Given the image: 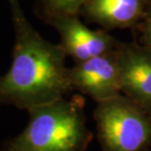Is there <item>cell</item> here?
Returning <instances> with one entry per match:
<instances>
[{
	"label": "cell",
	"mask_w": 151,
	"mask_h": 151,
	"mask_svg": "<svg viewBox=\"0 0 151 151\" xmlns=\"http://www.w3.org/2000/svg\"><path fill=\"white\" fill-rule=\"evenodd\" d=\"M87 0H43L46 18L54 16H77Z\"/></svg>",
	"instance_id": "obj_8"
},
{
	"label": "cell",
	"mask_w": 151,
	"mask_h": 151,
	"mask_svg": "<svg viewBox=\"0 0 151 151\" xmlns=\"http://www.w3.org/2000/svg\"><path fill=\"white\" fill-rule=\"evenodd\" d=\"M145 0H87L82 10L105 29L125 28L143 16Z\"/></svg>",
	"instance_id": "obj_7"
},
{
	"label": "cell",
	"mask_w": 151,
	"mask_h": 151,
	"mask_svg": "<svg viewBox=\"0 0 151 151\" xmlns=\"http://www.w3.org/2000/svg\"><path fill=\"white\" fill-rule=\"evenodd\" d=\"M60 36V46L66 56L76 63L114 52L118 43L104 30H92L77 16H54L48 18Z\"/></svg>",
	"instance_id": "obj_5"
},
{
	"label": "cell",
	"mask_w": 151,
	"mask_h": 151,
	"mask_svg": "<svg viewBox=\"0 0 151 151\" xmlns=\"http://www.w3.org/2000/svg\"><path fill=\"white\" fill-rule=\"evenodd\" d=\"M15 30L13 60L0 77V105L30 109L65 99L72 91L66 54L41 36L25 17L19 0H7Z\"/></svg>",
	"instance_id": "obj_1"
},
{
	"label": "cell",
	"mask_w": 151,
	"mask_h": 151,
	"mask_svg": "<svg viewBox=\"0 0 151 151\" xmlns=\"http://www.w3.org/2000/svg\"><path fill=\"white\" fill-rule=\"evenodd\" d=\"M142 38L144 45L151 49V8L146 13L142 25Z\"/></svg>",
	"instance_id": "obj_9"
},
{
	"label": "cell",
	"mask_w": 151,
	"mask_h": 151,
	"mask_svg": "<svg viewBox=\"0 0 151 151\" xmlns=\"http://www.w3.org/2000/svg\"><path fill=\"white\" fill-rule=\"evenodd\" d=\"M121 94L151 115V49L137 44L116 49Z\"/></svg>",
	"instance_id": "obj_6"
},
{
	"label": "cell",
	"mask_w": 151,
	"mask_h": 151,
	"mask_svg": "<svg viewBox=\"0 0 151 151\" xmlns=\"http://www.w3.org/2000/svg\"><path fill=\"white\" fill-rule=\"evenodd\" d=\"M94 119L104 151L151 149V115L126 96L97 104Z\"/></svg>",
	"instance_id": "obj_3"
},
{
	"label": "cell",
	"mask_w": 151,
	"mask_h": 151,
	"mask_svg": "<svg viewBox=\"0 0 151 151\" xmlns=\"http://www.w3.org/2000/svg\"><path fill=\"white\" fill-rule=\"evenodd\" d=\"M27 112V127L1 151H85L93 139L81 97L65 98Z\"/></svg>",
	"instance_id": "obj_2"
},
{
	"label": "cell",
	"mask_w": 151,
	"mask_h": 151,
	"mask_svg": "<svg viewBox=\"0 0 151 151\" xmlns=\"http://www.w3.org/2000/svg\"><path fill=\"white\" fill-rule=\"evenodd\" d=\"M69 80L72 91L88 96L97 104L122 95L116 50L76 63L69 68Z\"/></svg>",
	"instance_id": "obj_4"
}]
</instances>
